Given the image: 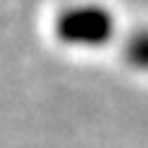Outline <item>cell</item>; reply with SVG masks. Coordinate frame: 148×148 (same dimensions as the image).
I'll list each match as a JSON object with an SVG mask.
<instances>
[{"instance_id":"obj_1","label":"cell","mask_w":148,"mask_h":148,"mask_svg":"<svg viewBox=\"0 0 148 148\" xmlns=\"http://www.w3.org/2000/svg\"><path fill=\"white\" fill-rule=\"evenodd\" d=\"M55 31L62 42L68 44H83V47H96L104 44L112 31H114V21L104 8L96 5H81V8H70L65 10L57 23Z\"/></svg>"},{"instance_id":"obj_2","label":"cell","mask_w":148,"mask_h":148,"mask_svg":"<svg viewBox=\"0 0 148 148\" xmlns=\"http://www.w3.org/2000/svg\"><path fill=\"white\" fill-rule=\"evenodd\" d=\"M125 57L130 60V65H135V68H140V70H148V31L135 34V36L127 42Z\"/></svg>"}]
</instances>
